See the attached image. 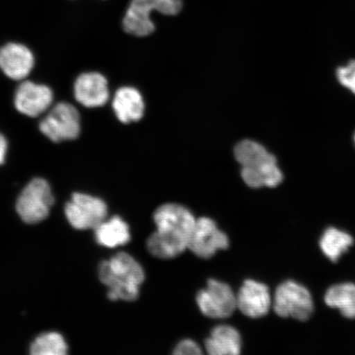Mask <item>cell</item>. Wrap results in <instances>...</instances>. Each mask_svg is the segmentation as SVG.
I'll return each mask as SVG.
<instances>
[{"mask_svg": "<svg viewBox=\"0 0 355 355\" xmlns=\"http://www.w3.org/2000/svg\"><path fill=\"white\" fill-rule=\"evenodd\" d=\"M153 218L157 232L146 242L150 254L171 259L188 250L196 219L187 208L175 203L164 204L155 211Z\"/></svg>", "mask_w": 355, "mask_h": 355, "instance_id": "cell-1", "label": "cell"}, {"mask_svg": "<svg viewBox=\"0 0 355 355\" xmlns=\"http://www.w3.org/2000/svg\"><path fill=\"white\" fill-rule=\"evenodd\" d=\"M99 277L109 288L110 300L135 301L145 279L144 268L126 252H119L108 261H101Z\"/></svg>", "mask_w": 355, "mask_h": 355, "instance_id": "cell-2", "label": "cell"}, {"mask_svg": "<svg viewBox=\"0 0 355 355\" xmlns=\"http://www.w3.org/2000/svg\"><path fill=\"white\" fill-rule=\"evenodd\" d=\"M234 157L242 166L241 176L252 189L275 188L283 180L277 158L263 145L251 140H243L234 148Z\"/></svg>", "mask_w": 355, "mask_h": 355, "instance_id": "cell-3", "label": "cell"}, {"mask_svg": "<svg viewBox=\"0 0 355 355\" xmlns=\"http://www.w3.org/2000/svg\"><path fill=\"white\" fill-rule=\"evenodd\" d=\"M182 6V0H132L123 21V29L135 37H148L155 31L150 13L157 11L164 15H177Z\"/></svg>", "mask_w": 355, "mask_h": 355, "instance_id": "cell-4", "label": "cell"}, {"mask_svg": "<svg viewBox=\"0 0 355 355\" xmlns=\"http://www.w3.org/2000/svg\"><path fill=\"white\" fill-rule=\"evenodd\" d=\"M50 184L42 178H35L22 189L16 202L21 219L28 224H37L47 218L54 204Z\"/></svg>", "mask_w": 355, "mask_h": 355, "instance_id": "cell-5", "label": "cell"}, {"mask_svg": "<svg viewBox=\"0 0 355 355\" xmlns=\"http://www.w3.org/2000/svg\"><path fill=\"white\" fill-rule=\"evenodd\" d=\"M273 309L279 317L306 321L312 315L314 306L307 288L295 282L287 281L277 288Z\"/></svg>", "mask_w": 355, "mask_h": 355, "instance_id": "cell-6", "label": "cell"}, {"mask_svg": "<svg viewBox=\"0 0 355 355\" xmlns=\"http://www.w3.org/2000/svg\"><path fill=\"white\" fill-rule=\"evenodd\" d=\"M39 128L54 143L76 139L81 131L78 110L68 102H60L49 111Z\"/></svg>", "mask_w": 355, "mask_h": 355, "instance_id": "cell-7", "label": "cell"}, {"mask_svg": "<svg viewBox=\"0 0 355 355\" xmlns=\"http://www.w3.org/2000/svg\"><path fill=\"white\" fill-rule=\"evenodd\" d=\"M107 213L103 200L85 193H73L65 206L67 219L77 230H95L106 220Z\"/></svg>", "mask_w": 355, "mask_h": 355, "instance_id": "cell-8", "label": "cell"}, {"mask_svg": "<svg viewBox=\"0 0 355 355\" xmlns=\"http://www.w3.org/2000/svg\"><path fill=\"white\" fill-rule=\"evenodd\" d=\"M197 304L205 316L226 318L237 309V295L227 284L211 279L207 288L198 292Z\"/></svg>", "mask_w": 355, "mask_h": 355, "instance_id": "cell-9", "label": "cell"}, {"mask_svg": "<svg viewBox=\"0 0 355 355\" xmlns=\"http://www.w3.org/2000/svg\"><path fill=\"white\" fill-rule=\"evenodd\" d=\"M227 235L217 227L214 220L207 217L196 220L189 243L188 250L201 259H211L217 251L229 247Z\"/></svg>", "mask_w": 355, "mask_h": 355, "instance_id": "cell-10", "label": "cell"}, {"mask_svg": "<svg viewBox=\"0 0 355 355\" xmlns=\"http://www.w3.org/2000/svg\"><path fill=\"white\" fill-rule=\"evenodd\" d=\"M53 100L54 94L48 86L24 81L17 88L15 105L21 114L35 118L50 109Z\"/></svg>", "mask_w": 355, "mask_h": 355, "instance_id": "cell-11", "label": "cell"}, {"mask_svg": "<svg viewBox=\"0 0 355 355\" xmlns=\"http://www.w3.org/2000/svg\"><path fill=\"white\" fill-rule=\"evenodd\" d=\"M75 99L84 107L97 108L105 105L110 99L107 79L96 73H84L74 83Z\"/></svg>", "mask_w": 355, "mask_h": 355, "instance_id": "cell-12", "label": "cell"}, {"mask_svg": "<svg viewBox=\"0 0 355 355\" xmlns=\"http://www.w3.org/2000/svg\"><path fill=\"white\" fill-rule=\"evenodd\" d=\"M272 306L269 288L263 283L248 279L239 288L237 309L245 316L259 318L268 313Z\"/></svg>", "mask_w": 355, "mask_h": 355, "instance_id": "cell-13", "label": "cell"}, {"mask_svg": "<svg viewBox=\"0 0 355 355\" xmlns=\"http://www.w3.org/2000/svg\"><path fill=\"white\" fill-rule=\"evenodd\" d=\"M35 59L33 52L24 44L8 43L0 49V69L15 81H21L32 72Z\"/></svg>", "mask_w": 355, "mask_h": 355, "instance_id": "cell-14", "label": "cell"}, {"mask_svg": "<svg viewBox=\"0 0 355 355\" xmlns=\"http://www.w3.org/2000/svg\"><path fill=\"white\" fill-rule=\"evenodd\" d=\"M113 110L123 123L137 122L144 117L145 104L141 93L135 87H123L115 92Z\"/></svg>", "mask_w": 355, "mask_h": 355, "instance_id": "cell-15", "label": "cell"}, {"mask_svg": "<svg viewBox=\"0 0 355 355\" xmlns=\"http://www.w3.org/2000/svg\"><path fill=\"white\" fill-rule=\"evenodd\" d=\"M241 337L235 328L221 325L214 328L205 346L211 355H236L241 353Z\"/></svg>", "mask_w": 355, "mask_h": 355, "instance_id": "cell-16", "label": "cell"}, {"mask_svg": "<svg viewBox=\"0 0 355 355\" xmlns=\"http://www.w3.org/2000/svg\"><path fill=\"white\" fill-rule=\"evenodd\" d=\"M96 242L106 248L125 245L130 241V227L119 216L105 220L95 229Z\"/></svg>", "mask_w": 355, "mask_h": 355, "instance_id": "cell-17", "label": "cell"}, {"mask_svg": "<svg viewBox=\"0 0 355 355\" xmlns=\"http://www.w3.org/2000/svg\"><path fill=\"white\" fill-rule=\"evenodd\" d=\"M325 303L331 308L338 309L344 317L355 318V285L353 283L338 284L328 288Z\"/></svg>", "mask_w": 355, "mask_h": 355, "instance_id": "cell-18", "label": "cell"}, {"mask_svg": "<svg viewBox=\"0 0 355 355\" xmlns=\"http://www.w3.org/2000/svg\"><path fill=\"white\" fill-rule=\"evenodd\" d=\"M353 243L352 235L331 227L324 232L320 241V247L323 254L333 263H336Z\"/></svg>", "mask_w": 355, "mask_h": 355, "instance_id": "cell-19", "label": "cell"}, {"mask_svg": "<svg viewBox=\"0 0 355 355\" xmlns=\"http://www.w3.org/2000/svg\"><path fill=\"white\" fill-rule=\"evenodd\" d=\"M68 352V345L60 333L48 332L39 336L30 347L33 355H64Z\"/></svg>", "mask_w": 355, "mask_h": 355, "instance_id": "cell-20", "label": "cell"}, {"mask_svg": "<svg viewBox=\"0 0 355 355\" xmlns=\"http://www.w3.org/2000/svg\"><path fill=\"white\" fill-rule=\"evenodd\" d=\"M337 77L345 87L349 89L355 94V60L349 62L345 67H341L337 70Z\"/></svg>", "mask_w": 355, "mask_h": 355, "instance_id": "cell-21", "label": "cell"}, {"mask_svg": "<svg viewBox=\"0 0 355 355\" xmlns=\"http://www.w3.org/2000/svg\"><path fill=\"white\" fill-rule=\"evenodd\" d=\"M202 349L193 340H184L177 345L174 354L176 355H200L202 354Z\"/></svg>", "mask_w": 355, "mask_h": 355, "instance_id": "cell-22", "label": "cell"}, {"mask_svg": "<svg viewBox=\"0 0 355 355\" xmlns=\"http://www.w3.org/2000/svg\"><path fill=\"white\" fill-rule=\"evenodd\" d=\"M8 152V141L2 133H0V165H3L6 162Z\"/></svg>", "mask_w": 355, "mask_h": 355, "instance_id": "cell-23", "label": "cell"}]
</instances>
